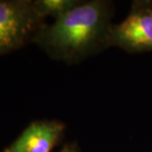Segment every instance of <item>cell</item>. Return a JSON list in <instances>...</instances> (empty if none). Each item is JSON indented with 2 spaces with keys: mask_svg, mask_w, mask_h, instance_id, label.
Instances as JSON below:
<instances>
[{
  "mask_svg": "<svg viewBox=\"0 0 152 152\" xmlns=\"http://www.w3.org/2000/svg\"><path fill=\"white\" fill-rule=\"evenodd\" d=\"M113 5L107 0L81 1L53 23L44 24L33 42L50 58L74 64L107 48Z\"/></svg>",
  "mask_w": 152,
  "mask_h": 152,
  "instance_id": "6da1fadb",
  "label": "cell"
},
{
  "mask_svg": "<svg viewBox=\"0 0 152 152\" xmlns=\"http://www.w3.org/2000/svg\"><path fill=\"white\" fill-rule=\"evenodd\" d=\"M44 24L34 0H0V56L32 42Z\"/></svg>",
  "mask_w": 152,
  "mask_h": 152,
  "instance_id": "7a4b0ae2",
  "label": "cell"
},
{
  "mask_svg": "<svg viewBox=\"0 0 152 152\" xmlns=\"http://www.w3.org/2000/svg\"><path fill=\"white\" fill-rule=\"evenodd\" d=\"M107 44L131 53L152 51V1H134L124 20L111 25Z\"/></svg>",
  "mask_w": 152,
  "mask_h": 152,
  "instance_id": "3957f363",
  "label": "cell"
},
{
  "mask_svg": "<svg viewBox=\"0 0 152 152\" xmlns=\"http://www.w3.org/2000/svg\"><path fill=\"white\" fill-rule=\"evenodd\" d=\"M80 0H34L38 14L45 20L48 16L58 18L75 7Z\"/></svg>",
  "mask_w": 152,
  "mask_h": 152,
  "instance_id": "5b68a950",
  "label": "cell"
},
{
  "mask_svg": "<svg viewBox=\"0 0 152 152\" xmlns=\"http://www.w3.org/2000/svg\"><path fill=\"white\" fill-rule=\"evenodd\" d=\"M65 129V124L58 120L34 121L4 152H51Z\"/></svg>",
  "mask_w": 152,
  "mask_h": 152,
  "instance_id": "277c9868",
  "label": "cell"
},
{
  "mask_svg": "<svg viewBox=\"0 0 152 152\" xmlns=\"http://www.w3.org/2000/svg\"><path fill=\"white\" fill-rule=\"evenodd\" d=\"M59 152H78V146L75 142L66 144Z\"/></svg>",
  "mask_w": 152,
  "mask_h": 152,
  "instance_id": "8992f818",
  "label": "cell"
}]
</instances>
